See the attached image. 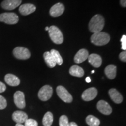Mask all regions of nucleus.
<instances>
[{"mask_svg": "<svg viewBox=\"0 0 126 126\" xmlns=\"http://www.w3.org/2000/svg\"><path fill=\"white\" fill-rule=\"evenodd\" d=\"M105 26V19L100 15H96L91 19L89 23V31L91 32H100L103 29Z\"/></svg>", "mask_w": 126, "mask_h": 126, "instance_id": "1", "label": "nucleus"}, {"mask_svg": "<svg viewBox=\"0 0 126 126\" xmlns=\"http://www.w3.org/2000/svg\"><path fill=\"white\" fill-rule=\"evenodd\" d=\"M110 37L109 34L105 32L94 33L91 37V41L96 46H103L109 42Z\"/></svg>", "mask_w": 126, "mask_h": 126, "instance_id": "2", "label": "nucleus"}, {"mask_svg": "<svg viewBox=\"0 0 126 126\" xmlns=\"http://www.w3.org/2000/svg\"><path fill=\"white\" fill-rule=\"evenodd\" d=\"M48 33L51 40L57 45H60L64 41V37L61 31L56 26H51L48 29Z\"/></svg>", "mask_w": 126, "mask_h": 126, "instance_id": "3", "label": "nucleus"}, {"mask_svg": "<svg viewBox=\"0 0 126 126\" xmlns=\"http://www.w3.org/2000/svg\"><path fill=\"white\" fill-rule=\"evenodd\" d=\"M18 16L13 12H5L0 14V22L9 25H14L18 23Z\"/></svg>", "mask_w": 126, "mask_h": 126, "instance_id": "4", "label": "nucleus"}, {"mask_svg": "<svg viewBox=\"0 0 126 126\" xmlns=\"http://www.w3.org/2000/svg\"><path fill=\"white\" fill-rule=\"evenodd\" d=\"M12 53L15 57L19 60H28L31 57L29 50L23 47H15Z\"/></svg>", "mask_w": 126, "mask_h": 126, "instance_id": "5", "label": "nucleus"}, {"mask_svg": "<svg viewBox=\"0 0 126 126\" xmlns=\"http://www.w3.org/2000/svg\"><path fill=\"white\" fill-rule=\"evenodd\" d=\"M53 90L50 85H45L40 88L38 92V97L42 101H47L51 98L53 95Z\"/></svg>", "mask_w": 126, "mask_h": 126, "instance_id": "6", "label": "nucleus"}, {"mask_svg": "<svg viewBox=\"0 0 126 126\" xmlns=\"http://www.w3.org/2000/svg\"><path fill=\"white\" fill-rule=\"evenodd\" d=\"M56 92L60 98L65 103H71L72 101V96L71 94L68 92V91L64 86H57Z\"/></svg>", "mask_w": 126, "mask_h": 126, "instance_id": "7", "label": "nucleus"}, {"mask_svg": "<svg viewBox=\"0 0 126 126\" xmlns=\"http://www.w3.org/2000/svg\"><path fill=\"white\" fill-rule=\"evenodd\" d=\"M14 101L15 105L19 109H24L26 106L25 94L21 91H17L14 94Z\"/></svg>", "mask_w": 126, "mask_h": 126, "instance_id": "8", "label": "nucleus"}, {"mask_svg": "<svg viewBox=\"0 0 126 126\" xmlns=\"http://www.w3.org/2000/svg\"><path fill=\"white\" fill-rule=\"evenodd\" d=\"M22 0H4L1 4V7L5 10H13L21 4Z\"/></svg>", "mask_w": 126, "mask_h": 126, "instance_id": "9", "label": "nucleus"}, {"mask_svg": "<svg viewBox=\"0 0 126 126\" xmlns=\"http://www.w3.org/2000/svg\"><path fill=\"white\" fill-rule=\"evenodd\" d=\"M97 109L102 114L110 115L112 113V108L108 102L105 100H99L97 103Z\"/></svg>", "mask_w": 126, "mask_h": 126, "instance_id": "10", "label": "nucleus"}, {"mask_svg": "<svg viewBox=\"0 0 126 126\" xmlns=\"http://www.w3.org/2000/svg\"><path fill=\"white\" fill-rule=\"evenodd\" d=\"M97 91L95 88L92 87L86 89L82 94V98L85 101H91L96 97Z\"/></svg>", "mask_w": 126, "mask_h": 126, "instance_id": "11", "label": "nucleus"}, {"mask_svg": "<svg viewBox=\"0 0 126 126\" xmlns=\"http://www.w3.org/2000/svg\"><path fill=\"white\" fill-rule=\"evenodd\" d=\"M12 119L14 122H15L16 123L22 124L23 123H25V121L28 119V114L24 111H15L13 113L12 115Z\"/></svg>", "mask_w": 126, "mask_h": 126, "instance_id": "12", "label": "nucleus"}, {"mask_svg": "<svg viewBox=\"0 0 126 126\" xmlns=\"http://www.w3.org/2000/svg\"><path fill=\"white\" fill-rule=\"evenodd\" d=\"M64 11V5L62 3H57L51 8L50 10V14L51 16L59 17L63 14Z\"/></svg>", "mask_w": 126, "mask_h": 126, "instance_id": "13", "label": "nucleus"}, {"mask_svg": "<svg viewBox=\"0 0 126 126\" xmlns=\"http://www.w3.org/2000/svg\"><path fill=\"white\" fill-rule=\"evenodd\" d=\"M89 56V53L86 49L82 48L79 50L76 53L74 57V61L76 64H81L86 60Z\"/></svg>", "mask_w": 126, "mask_h": 126, "instance_id": "14", "label": "nucleus"}, {"mask_svg": "<svg viewBox=\"0 0 126 126\" xmlns=\"http://www.w3.org/2000/svg\"><path fill=\"white\" fill-rule=\"evenodd\" d=\"M36 8L35 5L32 4H25L20 6L19 11L22 15L26 16L33 13L35 11Z\"/></svg>", "mask_w": 126, "mask_h": 126, "instance_id": "15", "label": "nucleus"}, {"mask_svg": "<svg viewBox=\"0 0 126 126\" xmlns=\"http://www.w3.org/2000/svg\"><path fill=\"white\" fill-rule=\"evenodd\" d=\"M4 80L5 82L11 86H16L20 84V79L15 75L11 74H8L5 76Z\"/></svg>", "mask_w": 126, "mask_h": 126, "instance_id": "16", "label": "nucleus"}, {"mask_svg": "<svg viewBox=\"0 0 126 126\" xmlns=\"http://www.w3.org/2000/svg\"><path fill=\"white\" fill-rule=\"evenodd\" d=\"M109 94L110 98L114 103L119 104L123 102V97L122 95L120 94V93H119V92H118L114 88L110 89L109 91Z\"/></svg>", "mask_w": 126, "mask_h": 126, "instance_id": "17", "label": "nucleus"}, {"mask_svg": "<svg viewBox=\"0 0 126 126\" xmlns=\"http://www.w3.org/2000/svg\"><path fill=\"white\" fill-rule=\"evenodd\" d=\"M88 60L91 65L95 68H98L102 65V59L98 54H92L89 55Z\"/></svg>", "mask_w": 126, "mask_h": 126, "instance_id": "18", "label": "nucleus"}, {"mask_svg": "<svg viewBox=\"0 0 126 126\" xmlns=\"http://www.w3.org/2000/svg\"><path fill=\"white\" fill-rule=\"evenodd\" d=\"M117 67L114 65H108L105 69V73L106 77L110 79H113L116 78Z\"/></svg>", "mask_w": 126, "mask_h": 126, "instance_id": "19", "label": "nucleus"}, {"mask_svg": "<svg viewBox=\"0 0 126 126\" xmlns=\"http://www.w3.org/2000/svg\"><path fill=\"white\" fill-rule=\"evenodd\" d=\"M70 75L76 77H82L84 75V71L81 67L77 65H72L69 70Z\"/></svg>", "mask_w": 126, "mask_h": 126, "instance_id": "20", "label": "nucleus"}, {"mask_svg": "<svg viewBox=\"0 0 126 126\" xmlns=\"http://www.w3.org/2000/svg\"><path fill=\"white\" fill-rule=\"evenodd\" d=\"M43 57L46 64L50 68H54L56 65V61L50 51L45 52L43 54Z\"/></svg>", "mask_w": 126, "mask_h": 126, "instance_id": "21", "label": "nucleus"}, {"mask_svg": "<svg viewBox=\"0 0 126 126\" xmlns=\"http://www.w3.org/2000/svg\"><path fill=\"white\" fill-rule=\"evenodd\" d=\"M53 122V113L48 111L44 115L42 123L44 126H51Z\"/></svg>", "mask_w": 126, "mask_h": 126, "instance_id": "22", "label": "nucleus"}, {"mask_svg": "<svg viewBox=\"0 0 126 126\" xmlns=\"http://www.w3.org/2000/svg\"><path fill=\"white\" fill-rule=\"evenodd\" d=\"M86 122L89 126H99L100 120L92 115H89L86 118Z\"/></svg>", "mask_w": 126, "mask_h": 126, "instance_id": "23", "label": "nucleus"}, {"mask_svg": "<svg viewBox=\"0 0 126 126\" xmlns=\"http://www.w3.org/2000/svg\"><path fill=\"white\" fill-rule=\"evenodd\" d=\"M50 52L52 56H53V59L56 61V64H58L59 65H61L63 63V60L59 52L57 50L54 49H52Z\"/></svg>", "mask_w": 126, "mask_h": 126, "instance_id": "24", "label": "nucleus"}, {"mask_svg": "<svg viewBox=\"0 0 126 126\" xmlns=\"http://www.w3.org/2000/svg\"><path fill=\"white\" fill-rule=\"evenodd\" d=\"M69 122L67 116L65 115L61 116L59 120V125L60 126H68Z\"/></svg>", "mask_w": 126, "mask_h": 126, "instance_id": "25", "label": "nucleus"}, {"mask_svg": "<svg viewBox=\"0 0 126 126\" xmlns=\"http://www.w3.org/2000/svg\"><path fill=\"white\" fill-rule=\"evenodd\" d=\"M38 123L35 120L28 119L25 122V126H37Z\"/></svg>", "mask_w": 126, "mask_h": 126, "instance_id": "26", "label": "nucleus"}, {"mask_svg": "<svg viewBox=\"0 0 126 126\" xmlns=\"http://www.w3.org/2000/svg\"><path fill=\"white\" fill-rule=\"evenodd\" d=\"M7 106V102L6 99L2 96L0 95V110L4 109Z\"/></svg>", "mask_w": 126, "mask_h": 126, "instance_id": "27", "label": "nucleus"}, {"mask_svg": "<svg viewBox=\"0 0 126 126\" xmlns=\"http://www.w3.org/2000/svg\"><path fill=\"white\" fill-rule=\"evenodd\" d=\"M121 42H122V48L124 51L126 50V36L123 35L122 39H121Z\"/></svg>", "mask_w": 126, "mask_h": 126, "instance_id": "28", "label": "nucleus"}, {"mask_svg": "<svg viewBox=\"0 0 126 126\" xmlns=\"http://www.w3.org/2000/svg\"><path fill=\"white\" fill-rule=\"evenodd\" d=\"M119 58L123 62H126V51H122L119 55Z\"/></svg>", "mask_w": 126, "mask_h": 126, "instance_id": "29", "label": "nucleus"}, {"mask_svg": "<svg viewBox=\"0 0 126 126\" xmlns=\"http://www.w3.org/2000/svg\"><path fill=\"white\" fill-rule=\"evenodd\" d=\"M7 87H6L4 83H2V82L0 81V93H2L5 91Z\"/></svg>", "mask_w": 126, "mask_h": 126, "instance_id": "30", "label": "nucleus"}, {"mask_svg": "<svg viewBox=\"0 0 126 126\" xmlns=\"http://www.w3.org/2000/svg\"><path fill=\"white\" fill-rule=\"evenodd\" d=\"M120 5L123 7H126V0H120Z\"/></svg>", "mask_w": 126, "mask_h": 126, "instance_id": "31", "label": "nucleus"}, {"mask_svg": "<svg viewBox=\"0 0 126 126\" xmlns=\"http://www.w3.org/2000/svg\"><path fill=\"white\" fill-rule=\"evenodd\" d=\"M68 126H78L77 124L75 123V122H71L68 124Z\"/></svg>", "mask_w": 126, "mask_h": 126, "instance_id": "32", "label": "nucleus"}, {"mask_svg": "<svg viewBox=\"0 0 126 126\" xmlns=\"http://www.w3.org/2000/svg\"><path fill=\"white\" fill-rule=\"evenodd\" d=\"M86 82H91V78H90V77H87V78H86Z\"/></svg>", "mask_w": 126, "mask_h": 126, "instance_id": "33", "label": "nucleus"}, {"mask_svg": "<svg viewBox=\"0 0 126 126\" xmlns=\"http://www.w3.org/2000/svg\"><path fill=\"white\" fill-rule=\"evenodd\" d=\"M15 126H25L22 125V124H19V123H16V124Z\"/></svg>", "mask_w": 126, "mask_h": 126, "instance_id": "34", "label": "nucleus"}, {"mask_svg": "<svg viewBox=\"0 0 126 126\" xmlns=\"http://www.w3.org/2000/svg\"><path fill=\"white\" fill-rule=\"evenodd\" d=\"M48 29H49V27H47H47L45 28V30H46V31H48Z\"/></svg>", "mask_w": 126, "mask_h": 126, "instance_id": "35", "label": "nucleus"}, {"mask_svg": "<svg viewBox=\"0 0 126 126\" xmlns=\"http://www.w3.org/2000/svg\"><path fill=\"white\" fill-rule=\"evenodd\" d=\"M94 70H93V71H92V74H94Z\"/></svg>", "mask_w": 126, "mask_h": 126, "instance_id": "36", "label": "nucleus"}]
</instances>
